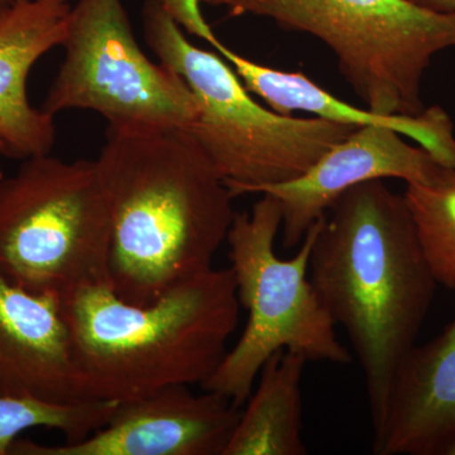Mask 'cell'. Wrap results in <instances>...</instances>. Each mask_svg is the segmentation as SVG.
I'll list each match as a JSON object with an SVG mask.
<instances>
[{
    "instance_id": "1",
    "label": "cell",
    "mask_w": 455,
    "mask_h": 455,
    "mask_svg": "<svg viewBox=\"0 0 455 455\" xmlns=\"http://www.w3.org/2000/svg\"><path fill=\"white\" fill-rule=\"evenodd\" d=\"M112 223L109 284L133 305L212 267L235 196L184 130L108 125L97 160Z\"/></svg>"
},
{
    "instance_id": "2",
    "label": "cell",
    "mask_w": 455,
    "mask_h": 455,
    "mask_svg": "<svg viewBox=\"0 0 455 455\" xmlns=\"http://www.w3.org/2000/svg\"><path fill=\"white\" fill-rule=\"evenodd\" d=\"M309 278L357 355L374 429L438 284L419 244L405 196L383 180L343 194L320 223Z\"/></svg>"
},
{
    "instance_id": "3",
    "label": "cell",
    "mask_w": 455,
    "mask_h": 455,
    "mask_svg": "<svg viewBox=\"0 0 455 455\" xmlns=\"http://www.w3.org/2000/svg\"><path fill=\"white\" fill-rule=\"evenodd\" d=\"M59 304L86 400L122 403L171 386H202L238 325L229 267L182 281L151 304L122 300L109 283L84 286Z\"/></svg>"
},
{
    "instance_id": "4",
    "label": "cell",
    "mask_w": 455,
    "mask_h": 455,
    "mask_svg": "<svg viewBox=\"0 0 455 455\" xmlns=\"http://www.w3.org/2000/svg\"><path fill=\"white\" fill-rule=\"evenodd\" d=\"M146 44L181 75L199 114L187 131L208 156L232 196L301 176L357 127L283 116L257 103L220 53L191 44L185 32L152 0L142 11Z\"/></svg>"
},
{
    "instance_id": "5",
    "label": "cell",
    "mask_w": 455,
    "mask_h": 455,
    "mask_svg": "<svg viewBox=\"0 0 455 455\" xmlns=\"http://www.w3.org/2000/svg\"><path fill=\"white\" fill-rule=\"evenodd\" d=\"M260 196L252 211L235 212L227 236L229 268L239 305L248 313L247 325L202 385L204 391L238 407L245 405L260 368L278 350L311 362H352L309 278L311 250L322 220L305 235L295 256L280 259L275 251L283 221L280 203L269 194Z\"/></svg>"
},
{
    "instance_id": "6",
    "label": "cell",
    "mask_w": 455,
    "mask_h": 455,
    "mask_svg": "<svg viewBox=\"0 0 455 455\" xmlns=\"http://www.w3.org/2000/svg\"><path fill=\"white\" fill-rule=\"evenodd\" d=\"M227 17L274 20L323 42L343 79L371 112H423L421 84L434 57L455 49V14L407 0H202Z\"/></svg>"
},
{
    "instance_id": "7",
    "label": "cell",
    "mask_w": 455,
    "mask_h": 455,
    "mask_svg": "<svg viewBox=\"0 0 455 455\" xmlns=\"http://www.w3.org/2000/svg\"><path fill=\"white\" fill-rule=\"evenodd\" d=\"M112 223L95 160L26 158L0 179V272L57 300L109 283Z\"/></svg>"
},
{
    "instance_id": "8",
    "label": "cell",
    "mask_w": 455,
    "mask_h": 455,
    "mask_svg": "<svg viewBox=\"0 0 455 455\" xmlns=\"http://www.w3.org/2000/svg\"><path fill=\"white\" fill-rule=\"evenodd\" d=\"M65 59L42 104L55 116L92 110L112 127L187 130L199 106L181 75L140 49L122 0H77Z\"/></svg>"
},
{
    "instance_id": "9",
    "label": "cell",
    "mask_w": 455,
    "mask_h": 455,
    "mask_svg": "<svg viewBox=\"0 0 455 455\" xmlns=\"http://www.w3.org/2000/svg\"><path fill=\"white\" fill-rule=\"evenodd\" d=\"M241 407L188 386L122 401L110 420L82 442L44 445L17 439L14 455H223Z\"/></svg>"
},
{
    "instance_id": "10",
    "label": "cell",
    "mask_w": 455,
    "mask_h": 455,
    "mask_svg": "<svg viewBox=\"0 0 455 455\" xmlns=\"http://www.w3.org/2000/svg\"><path fill=\"white\" fill-rule=\"evenodd\" d=\"M449 170L420 146L409 145L398 132L363 125L328 149L299 178L259 188L254 194H269L280 203L283 243L290 250L301 243L310 228L350 188L385 179L431 185Z\"/></svg>"
},
{
    "instance_id": "11",
    "label": "cell",
    "mask_w": 455,
    "mask_h": 455,
    "mask_svg": "<svg viewBox=\"0 0 455 455\" xmlns=\"http://www.w3.org/2000/svg\"><path fill=\"white\" fill-rule=\"evenodd\" d=\"M86 400L59 300L36 295L0 272V397Z\"/></svg>"
},
{
    "instance_id": "12",
    "label": "cell",
    "mask_w": 455,
    "mask_h": 455,
    "mask_svg": "<svg viewBox=\"0 0 455 455\" xmlns=\"http://www.w3.org/2000/svg\"><path fill=\"white\" fill-rule=\"evenodd\" d=\"M68 0H13L0 11V140L5 157L51 154L55 116L32 106L27 80L33 66L68 37Z\"/></svg>"
},
{
    "instance_id": "13",
    "label": "cell",
    "mask_w": 455,
    "mask_h": 455,
    "mask_svg": "<svg viewBox=\"0 0 455 455\" xmlns=\"http://www.w3.org/2000/svg\"><path fill=\"white\" fill-rule=\"evenodd\" d=\"M373 433L376 455H433L454 435L455 315L438 337L403 359Z\"/></svg>"
},
{
    "instance_id": "14",
    "label": "cell",
    "mask_w": 455,
    "mask_h": 455,
    "mask_svg": "<svg viewBox=\"0 0 455 455\" xmlns=\"http://www.w3.org/2000/svg\"><path fill=\"white\" fill-rule=\"evenodd\" d=\"M212 47L235 68L245 89L262 99L274 112L283 116L304 112L353 127L381 125L409 137L429 154L439 151L447 140L451 116L442 107L424 108L414 116H381L340 100L307 75L268 68L239 55L218 38Z\"/></svg>"
},
{
    "instance_id": "15",
    "label": "cell",
    "mask_w": 455,
    "mask_h": 455,
    "mask_svg": "<svg viewBox=\"0 0 455 455\" xmlns=\"http://www.w3.org/2000/svg\"><path fill=\"white\" fill-rule=\"evenodd\" d=\"M307 359L278 350L259 371L223 455H305L301 379Z\"/></svg>"
},
{
    "instance_id": "16",
    "label": "cell",
    "mask_w": 455,
    "mask_h": 455,
    "mask_svg": "<svg viewBox=\"0 0 455 455\" xmlns=\"http://www.w3.org/2000/svg\"><path fill=\"white\" fill-rule=\"evenodd\" d=\"M118 403L79 400L59 403L33 397H0V455L11 454L20 435L36 427L64 434L66 443L82 442L110 420Z\"/></svg>"
},
{
    "instance_id": "17",
    "label": "cell",
    "mask_w": 455,
    "mask_h": 455,
    "mask_svg": "<svg viewBox=\"0 0 455 455\" xmlns=\"http://www.w3.org/2000/svg\"><path fill=\"white\" fill-rule=\"evenodd\" d=\"M403 196L431 274L455 290V170L431 185L406 184Z\"/></svg>"
},
{
    "instance_id": "18",
    "label": "cell",
    "mask_w": 455,
    "mask_h": 455,
    "mask_svg": "<svg viewBox=\"0 0 455 455\" xmlns=\"http://www.w3.org/2000/svg\"><path fill=\"white\" fill-rule=\"evenodd\" d=\"M166 12L176 25L187 33L196 36L206 44L217 40L200 9L202 0H152Z\"/></svg>"
},
{
    "instance_id": "19",
    "label": "cell",
    "mask_w": 455,
    "mask_h": 455,
    "mask_svg": "<svg viewBox=\"0 0 455 455\" xmlns=\"http://www.w3.org/2000/svg\"><path fill=\"white\" fill-rule=\"evenodd\" d=\"M416 7L439 14H455V0H407Z\"/></svg>"
},
{
    "instance_id": "20",
    "label": "cell",
    "mask_w": 455,
    "mask_h": 455,
    "mask_svg": "<svg viewBox=\"0 0 455 455\" xmlns=\"http://www.w3.org/2000/svg\"><path fill=\"white\" fill-rule=\"evenodd\" d=\"M433 455H455V434L443 440Z\"/></svg>"
},
{
    "instance_id": "21",
    "label": "cell",
    "mask_w": 455,
    "mask_h": 455,
    "mask_svg": "<svg viewBox=\"0 0 455 455\" xmlns=\"http://www.w3.org/2000/svg\"><path fill=\"white\" fill-rule=\"evenodd\" d=\"M11 3H13V0H0V11L5 7H8Z\"/></svg>"
},
{
    "instance_id": "22",
    "label": "cell",
    "mask_w": 455,
    "mask_h": 455,
    "mask_svg": "<svg viewBox=\"0 0 455 455\" xmlns=\"http://www.w3.org/2000/svg\"><path fill=\"white\" fill-rule=\"evenodd\" d=\"M0 156H4V146H3L2 140H0ZM4 176V173H3L2 169H0V179Z\"/></svg>"
}]
</instances>
